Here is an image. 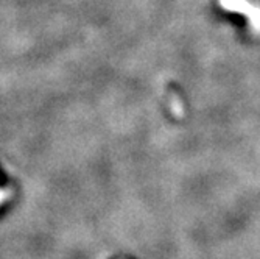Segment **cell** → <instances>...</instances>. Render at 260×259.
Returning a JSON list of instances; mask_svg holds the SVG:
<instances>
[{"instance_id": "6da1fadb", "label": "cell", "mask_w": 260, "mask_h": 259, "mask_svg": "<svg viewBox=\"0 0 260 259\" xmlns=\"http://www.w3.org/2000/svg\"><path fill=\"white\" fill-rule=\"evenodd\" d=\"M220 7H223L226 11H235L245 14L254 32H260V7L252 5L248 0H218Z\"/></svg>"}, {"instance_id": "7a4b0ae2", "label": "cell", "mask_w": 260, "mask_h": 259, "mask_svg": "<svg viewBox=\"0 0 260 259\" xmlns=\"http://www.w3.org/2000/svg\"><path fill=\"white\" fill-rule=\"evenodd\" d=\"M10 195V189H0V205H2Z\"/></svg>"}]
</instances>
